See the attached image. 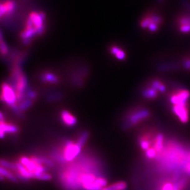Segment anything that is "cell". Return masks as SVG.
<instances>
[{
	"label": "cell",
	"instance_id": "cb8c5ba5",
	"mask_svg": "<svg viewBox=\"0 0 190 190\" xmlns=\"http://www.w3.org/2000/svg\"><path fill=\"white\" fill-rule=\"evenodd\" d=\"M127 185L126 182L121 181L111 184L108 187L110 190H126L127 189Z\"/></svg>",
	"mask_w": 190,
	"mask_h": 190
},
{
	"label": "cell",
	"instance_id": "9c48e42d",
	"mask_svg": "<svg viewBox=\"0 0 190 190\" xmlns=\"http://www.w3.org/2000/svg\"><path fill=\"white\" fill-rule=\"evenodd\" d=\"M16 7V2L13 0H5L2 1L0 7V16L2 18H6L12 15Z\"/></svg>",
	"mask_w": 190,
	"mask_h": 190
},
{
	"label": "cell",
	"instance_id": "8fae6325",
	"mask_svg": "<svg viewBox=\"0 0 190 190\" xmlns=\"http://www.w3.org/2000/svg\"><path fill=\"white\" fill-rule=\"evenodd\" d=\"M19 131L18 127L13 124L6 123L4 121H1L0 123V137L2 139L4 137L5 134H16Z\"/></svg>",
	"mask_w": 190,
	"mask_h": 190
},
{
	"label": "cell",
	"instance_id": "4316f807",
	"mask_svg": "<svg viewBox=\"0 0 190 190\" xmlns=\"http://www.w3.org/2000/svg\"><path fill=\"white\" fill-rule=\"evenodd\" d=\"M180 4L183 12L190 13V0H180Z\"/></svg>",
	"mask_w": 190,
	"mask_h": 190
},
{
	"label": "cell",
	"instance_id": "5b68a950",
	"mask_svg": "<svg viewBox=\"0 0 190 190\" xmlns=\"http://www.w3.org/2000/svg\"><path fill=\"white\" fill-rule=\"evenodd\" d=\"M190 97L189 91L185 89L176 88L170 94V102L174 105L187 104Z\"/></svg>",
	"mask_w": 190,
	"mask_h": 190
},
{
	"label": "cell",
	"instance_id": "1f68e13d",
	"mask_svg": "<svg viewBox=\"0 0 190 190\" xmlns=\"http://www.w3.org/2000/svg\"><path fill=\"white\" fill-rule=\"evenodd\" d=\"M165 1V0H158V2H161V3H164Z\"/></svg>",
	"mask_w": 190,
	"mask_h": 190
},
{
	"label": "cell",
	"instance_id": "30bf717a",
	"mask_svg": "<svg viewBox=\"0 0 190 190\" xmlns=\"http://www.w3.org/2000/svg\"><path fill=\"white\" fill-rule=\"evenodd\" d=\"M149 116H150V112L147 109H145V108L135 111L129 118L130 125L135 126V125L139 123L142 121L147 118Z\"/></svg>",
	"mask_w": 190,
	"mask_h": 190
},
{
	"label": "cell",
	"instance_id": "52a82bcc",
	"mask_svg": "<svg viewBox=\"0 0 190 190\" xmlns=\"http://www.w3.org/2000/svg\"><path fill=\"white\" fill-rule=\"evenodd\" d=\"M164 22V18L157 12H150L143 16L140 21V26L143 29H147L149 26L152 23H155L161 26Z\"/></svg>",
	"mask_w": 190,
	"mask_h": 190
},
{
	"label": "cell",
	"instance_id": "83f0119b",
	"mask_svg": "<svg viewBox=\"0 0 190 190\" xmlns=\"http://www.w3.org/2000/svg\"><path fill=\"white\" fill-rule=\"evenodd\" d=\"M95 183H96L97 185L101 187L102 188H104V187H107L108 182L105 178H102V177H99V178H97L96 180H95Z\"/></svg>",
	"mask_w": 190,
	"mask_h": 190
},
{
	"label": "cell",
	"instance_id": "f546056e",
	"mask_svg": "<svg viewBox=\"0 0 190 190\" xmlns=\"http://www.w3.org/2000/svg\"><path fill=\"white\" fill-rule=\"evenodd\" d=\"M156 151L154 148L151 147L147 151H146V156L148 159H154L156 156Z\"/></svg>",
	"mask_w": 190,
	"mask_h": 190
},
{
	"label": "cell",
	"instance_id": "603a6c76",
	"mask_svg": "<svg viewBox=\"0 0 190 190\" xmlns=\"http://www.w3.org/2000/svg\"><path fill=\"white\" fill-rule=\"evenodd\" d=\"M89 132L88 131L83 132L82 134L80 135V137L78 138L76 144H77L78 146H80L81 148H83V146L85 145V143L87 142V141H88V140L89 139Z\"/></svg>",
	"mask_w": 190,
	"mask_h": 190
},
{
	"label": "cell",
	"instance_id": "3957f363",
	"mask_svg": "<svg viewBox=\"0 0 190 190\" xmlns=\"http://www.w3.org/2000/svg\"><path fill=\"white\" fill-rule=\"evenodd\" d=\"M1 100L5 104L14 109L18 107L17 99H16V94L14 89L7 83H4L2 85V94H1Z\"/></svg>",
	"mask_w": 190,
	"mask_h": 190
},
{
	"label": "cell",
	"instance_id": "44dd1931",
	"mask_svg": "<svg viewBox=\"0 0 190 190\" xmlns=\"http://www.w3.org/2000/svg\"><path fill=\"white\" fill-rule=\"evenodd\" d=\"M33 104V100H31L28 98L24 99L22 102H21L20 104H18V110L20 112H22V111H25L26 110L28 109Z\"/></svg>",
	"mask_w": 190,
	"mask_h": 190
},
{
	"label": "cell",
	"instance_id": "d6986e66",
	"mask_svg": "<svg viewBox=\"0 0 190 190\" xmlns=\"http://www.w3.org/2000/svg\"><path fill=\"white\" fill-rule=\"evenodd\" d=\"M0 173H1V175L3 176L5 178L8 179V180H10L12 183H18V179L16 178V176L10 172V171L7 169V168H4L3 167L0 168Z\"/></svg>",
	"mask_w": 190,
	"mask_h": 190
},
{
	"label": "cell",
	"instance_id": "ffe728a7",
	"mask_svg": "<svg viewBox=\"0 0 190 190\" xmlns=\"http://www.w3.org/2000/svg\"><path fill=\"white\" fill-rule=\"evenodd\" d=\"M96 179L97 178L95 177L94 175L90 174V173H85V174H83L80 176L79 180L80 184H82L83 186V184L94 183Z\"/></svg>",
	"mask_w": 190,
	"mask_h": 190
},
{
	"label": "cell",
	"instance_id": "d4e9b609",
	"mask_svg": "<svg viewBox=\"0 0 190 190\" xmlns=\"http://www.w3.org/2000/svg\"><path fill=\"white\" fill-rule=\"evenodd\" d=\"M1 166L4 168H7L8 170H16V163H12L6 160L2 159L1 160Z\"/></svg>",
	"mask_w": 190,
	"mask_h": 190
},
{
	"label": "cell",
	"instance_id": "7c38bea8",
	"mask_svg": "<svg viewBox=\"0 0 190 190\" xmlns=\"http://www.w3.org/2000/svg\"><path fill=\"white\" fill-rule=\"evenodd\" d=\"M61 117L63 123L67 126H74L77 123V119L73 114L66 110H63L61 113Z\"/></svg>",
	"mask_w": 190,
	"mask_h": 190
},
{
	"label": "cell",
	"instance_id": "e0dca14e",
	"mask_svg": "<svg viewBox=\"0 0 190 190\" xmlns=\"http://www.w3.org/2000/svg\"><path fill=\"white\" fill-rule=\"evenodd\" d=\"M110 51L118 60H123V59H126V56L125 51L122 50L121 48L117 47V46H112L110 49Z\"/></svg>",
	"mask_w": 190,
	"mask_h": 190
},
{
	"label": "cell",
	"instance_id": "484cf974",
	"mask_svg": "<svg viewBox=\"0 0 190 190\" xmlns=\"http://www.w3.org/2000/svg\"><path fill=\"white\" fill-rule=\"evenodd\" d=\"M35 178L38 179V180H40L47 181V180H51L52 176H51L50 174H48V173H42V174L36 175L35 176Z\"/></svg>",
	"mask_w": 190,
	"mask_h": 190
},
{
	"label": "cell",
	"instance_id": "2e32d148",
	"mask_svg": "<svg viewBox=\"0 0 190 190\" xmlns=\"http://www.w3.org/2000/svg\"><path fill=\"white\" fill-rule=\"evenodd\" d=\"M156 153H161L164 149V135L161 133L157 135L155 140H154V147Z\"/></svg>",
	"mask_w": 190,
	"mask_h": 190
},
{
	"label": "cell",
	"instance_id": "4fadbf2b",
	"mask_svg": "<svg viewBox=\"0 0 190 190\" xmlns=\"http://www.w3.org/2000/svg\"><path fill=\"white\" fill-rule=\"evenodd\" d=\"M40 79L45 83L58 84L59 83V78L56 75L51 72H45L40 76Z\"/></svg>",
	"mask_w": 190,
	"mask_h": 190
},
{
	"label": "cell",
	"instance_id": "ba28073f",
	"mask_svg": "<svg viewBox=\"0 0 190 190\" xmlns=\"http://www.w3.org/2000/svg\"><path fill=\"white\" fill-rule=\"evenodd\" d=\"M172 110L176 116H178V118L181 122L185 123L189 120V110L188 106L187 104H178L174 105L172 108Z\"/></svg>",
	"mask_w": 190,
	"mask_h": 190
},
{
	"label": "cell",
	"instance_id": "8992f818",
	"mask_svg": "<svg viewBox=\"0 0 190 190\" xmlns=\"http://www.w3.org/2000/svg\"><path fill=\"white\" fill-rule=\"evenodd\" d=\"M82 148L72 141H68L64 147V159L66 161H71L80 153Z\"/></svg>",
	"mask_w": 190,
	"mask_h": 190
},
{
	"label": "cell",
	"instance_id": "7a4b0ae2",
	"mask_svg": "<svg viewBox=\"0 0 190 190\" xmlns=\"http://www.w3.org/2000/svg\"><path fill=\"white\" fill-rule=\"evenodd\" d=\"M12 77L13 80V89H14L17 104L20 103L24 99L25 93H26V89L28 86V80L26 75L23 74L22 70L18 66H16L13 70Z\"/></svg>",
	"mask_w": 190,
	"mask_h": 190
},
{
	"label": "cell",
	"instance_id": "ac0fdd59",
	"mask_svg": "<svg viewBox=\"0 0 190 190\" xmlns=\"http://www.w3.org/2000/svg\"><path fill=\"white\" fill-rule=\"evenodd\" d=\"M142 94L146 99H156V97H158V92H157L156 89L151 88L150 86H149V88H146L144 89L142 92Z\"/></svg>",
	"mask_w": 190,
	"mask_h": 190
},
{
	"label": "cell",
	"instance_id": "9a60e30c",
	"mask_svg": "<svg viewBox=\"0 0 190 190\" xmlns=\"http://www.w3.org/2000/svg\"><path fill=\"white\" fill-rule=\"evenodd\" d=\"M180 60L181 70L190 73V54H185L179 59Z\"/></svg>",
	"mask_w": 190,
	"mask_h": 190
},
{
	"label": "cell",
	"instance_id": "f1b7e54d",
	"mask_svg": "<svg viewBox=\"0 0 190 190\" xmlns=\"http://www.w3.org/2000/svg\"><path fill=\"white\" fill-rule=\"evenodd\" d=\"M0 48H1V52L2 55H6L8 53V47L6 45V43L4 42L2 35L1 36V45H0Z\"/></svg>",
	"mask_w": 190,
	"mask_h": 190
},
{
	"label": "cell",
	"instance_id": "4dcf8cb0",
	"mask_svg": "<svg viewBox=\"0 0 190 190\" xmlns=\"http://www.w3.org/2000/svg\"><path fill=\"white\" fill-rule=\"evenodd\" d=\"M185 170L187 171V173L190 175V162L185 165Z\"/></svg>",
	"mask_w": 190,
	"mask_h": 190
},
{
	"label": "cell",
	"instance_id": "277c9868",
	"mask_svg": "<svg viewBox=\"0 0 190 190\" xmlns=\"http://www.w3.org/2000/svg\"><path fill=\"white\" fill-rule=\"evenodd\" d=\"M175 28L182 35L190 34V13L183 12L175 18Z\"/></svg>",
	"mask_w": 190,
	"mask_h": 190
},
{
	"label": "cell",
	"instance_id": "6da1fadb",
	"mask_svg": "<svg viewBox=\"0 0 190 190\" xmlns=\"http://www.w3.org/2000/svg\"><path fill=\"white\" fill-rule=\"evenodd\" d=\"M45 17V13L42 12H32L30 13L20 35L23 44L28 45L35 36L44 33Z\"/></svg>",
	"mask_w": 190,
	"mask_h": 190
},
{
	"label": "cell",
	"instance_id": "5bb4252c",
	"mask_svg": "<svg viewBox=\"0 0 190 190\" xmlns=\"http://www.w3.org/2000/svg\"><path fill=\"white\" fill-rule=\"evenodd\" d=\"M19 162L23 165H24L30 172H31L34 174L35 169H36L37 168V164L35 163L33 161H32L31 158H28V157L26 156H21V158L19 159Z\"/></svg>",
	"mask_w": 190,
	"mask_h": 190
},
{
	"label": "cell",
	"instance_id": "7402d4cb",
	"mask_svg": "<svg viewBox=\"0 0 190 190\" xmlns=\"http://www.w3.org/2000/svg\"><path fill=\"white\" fill-rule=\"evenodd\" d=\"M140 145L141 148H142V149L144 151H147L149 149L151 148V142L149 139L148 135H144V136L140 138Z\"/></svg>",
	"mask_w": 190,
	"mask_h": 190
}]
</instances>
